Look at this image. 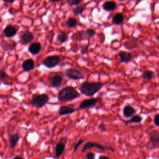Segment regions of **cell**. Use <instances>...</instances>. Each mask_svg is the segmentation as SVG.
Listing matches in <instances>:
<instances>
[{
	"label": "cell",
	"mask_w": 159,
	"mask_h": 159,
	"mask_svg": "<svg viewBox=\"0 0 159 159\" xmlns=\"http://www.w3.org/2000/svg\"><path fill=\"white\" fill-rule=\"evenodd\" d=\"M104 84V83L101 82L86 81L80 84L78 89L81 94L88 97H91L99 92Z\"/></svg>",
	"instance_id": "cell-1"
},
{
	"label": "cell",
	"mask_w": 159,
	"mask_h": 159,
	"mask_svg": "<svg viewBox=\"0 0 159 159\" xmlns=\"http://www.w3.org/2000/svg\"><path fill=\"white\" fill-rule=\"evenodd\" d=\"M80 96V94L75 88L71 86H66L58 92V100L62 102H66L75 100Z\"/></svg>",
	"instance_id": "cell-2"
},
{
	"label": "cell",
	"mask_w": 159,
	"mask_h": 159,
	"mask_svg": "<svg viewBox=\"0 0 159 159\" xmlns=\"http://www.w3.org/2000/svg\"><path fill=\"white\" fill-rule=\"evenodd\" d=\"M49 96L46 94H39L34 96L30 101V104L36 108H42L48 101Z\"/></svg>",
	"instance_id": "cell-3"
},
{
	"label": "cell",
	"mask_w": 159,
	"mask_h": 159,
	"mask_svg": "<svg viewBox=\"0 0 159 159\" xmlns=\"http://www.w3.org/2000/svg\"><path fill=\"white\" fill-rule=\"evenodd\" d=\"M97 148L98 149H99L101 152H105L106 150H110L112 152H113L114 151V148H112L111 147H107L105 146L101 143H98V142H86L84 145L83 146V147L81 149V152L83 153L85 151H86L88 149H91L92 148Z\"/></svg>",
	"instance_id": "cell-4"
},
{
	"label": "cell",
	"mask_w": 159,
	"mask_h": 159,
	"mask_svg": "<svg viewBox=\"0 0 159 159\" xmlns=\"http://www.w3.org/2000/svg\"><path fill=\"white\" fill-rule=\"evenodd\" d=\"M159 146V132L153 130L149 132L148 147L150 150H155Z\"/></svg>",
	"instance_id": "cell-5"
},
{
	"label": "cell",
	"mask_w": 159,
	"mask_h": 159,
	"mask_svg": "<svg viewBox=\"0 0 159 159\" xmlns=\"http://www.w3.org/2000/svg\"><path fill=\"white\" fill-rule=\"evenodd\" d=\"M60 61V58L58 55H52L45 58L42 61V65L47 68H52L57 66Z\"/></svg>",
	"instance_id": "cell-6"
},
{
	"label": "cell",
	"mask_w": 159,
	"mask_h": 159,
	"mask_svg": "<svg viewBox=\"0 0 159 159\" xmlns=\"http://www.w3.org/2000/svg\"><path fill=\"white\" fill-rule=\"evenodd\" d=\"M64 75L68 78L73 80H83L84 77V75L79 70L74 68H68L64 71Z\"/></svg>",
	"instance_id": "cell-7"
},
{
	"label": "cell",
	"mask_w": 159,
	"mask_h": 159,
	"mask_svg": "<svg viewBox=\"0 0 159 159\" xmlns=\"http://www.w3.org/2000/svg\"><path fill=\"white\" fill-rule=\"evenodd\" d=\"M98 102H99L98 98H91L86 99L80 102L78 106V109H85L88 108H93L96 106Z\"/></svg>",
	"instance_id": "cell-8"
},
{
	"label": "cell",
	"mask_w": 159,
	"mask_h": 159,
	"mask_svg": "<svg viewBox=\"0 0 159 159\" xmlns=\"http://www.w3.org/2000/svg\"><path fill=\"white\" fill-rule=\"evenodd\" d=\"M33 39V34L29 30H25L20 35V42L22 45H27L31 42Z\"/></svg>",
	"instance_id": "cell-9"
},
{
	"label": "cell",
	"mask_w": 159,
	"mask_h": 159,
	"mask_svg": "<svg viewBox=\"0 0 159 159\" xmlns=\"http://www.w3.org/2000/svg\"><path fill=\"white\" fill-rule=\"evenodd\" d=\"M48 81L53 88H58L61 85L63 78L59 75H55L48 78Z\"/></svg>",
	"instance_id": "cell-10"
},
{
	"label": "cell",
	"mask_w": 159,
	"mask_h": 159,
	"mask_svg": "<svg viewBox=\"0 0 159 159\" xmlns=\"http://www.w3.org/2000/svg\"><path fill=\"white\" fill-rule=\"evenodd\" d=\"M66 142H65V143L59 142L56 144L55 147V155L56 158H58L64 153L66 147Z\"/></svg>",
	"instance_id": "cell-11"
},
{
	"label": "cell",
	"mask_w": 159,
	"mask_h": 159,
	"mask_svg": "<svg viewBox=\"0 0 159 159\" xmlns=\"http://www.w3.org/2000/svg\"><path fill=\"white\" fill-rule=\"evenodd\" d=\"M76 109H73L68 106H61L60 107L58 113L60 116H66V115H69L74 113Z\"/></svg>",
	"instance_id": "cell-12"
},
{
	"label": "cell",
	"mask_w": 159,
	"mask_h": 159,
	"mask_svg": "<svg viewBox=\"0 0 159 159\" xmlns=\"http://www.w3.org/2000/svg\"><path fill=\"white\" fill-rule=\"evenodd\" d=\"M123 116L125 118H130L136 113V110L130 105H125L122 109Z\"/></svg>",
	"instance_id": "cell-13"
},
{
	"label": "cell",
	"mask_w": 159,
	"mask_h": 159,
	"mask_svg": "<svg viewBox=\"0 0 159 159\" xmlns=\"http://www.w3.org/2000/svg\"><path fill=\"white\" fill-rule=\"evenodd\" d=\"M118 56L120 58V61L121 63H129L132 59V56L131 53L125 51L120 52L118 54Z\"/></svg>",
	"instance_id": "cell-14"
},
{
	"label": "cell",
	"mask_w": 159,
	"mask_h": 159,
	"mask_svg": "<svg viewBox=\"0 0 159 159\" xmlns=\"http://www.w3.org/2000/svg\"><path fill=\"white\" fill-rule=\"evenodd\" d=\"M17 29L12 25L6 26L3 30L4 34L6 35V37L8 38L14 37L17 34Z\"/></svg>",
	"instance_id": "cell-15"
},
{
	"label": "cell",
	"mask_w": 159,
	"mask_h": 159,
	"mask_svg": "<svg viewBox=\"0 0 159 159\" xmlns=\"http://www.w3.org/2000/svg\"><path fill=\"white\" fill-rule=\"evenodd\" d=\"M35 63L32 59H27L22 64V67L25 71H30L34 68Z\"/></svg>",
	"instance_id": "cell-16"
},
{
	"label": "cell",
	"mask_w": 159,
	"mask_h": 159,
	"mask_svg": "<svg viewBox=\"0 0 159 159\" xmlns=\"http://www.w3.org/2000/svg\"><path fill=\"white\" fill-rule=\"evenodd\" d=\"M41 45L40 43L34 42L30 45L29 47L28 50L32 55H37L38 54L41 50Z\"/></svg>",
	"instance_id": "cell-17"
},
{
	"label": "cell",
	"mask_w": 159,
	"mask_h": 159,
	"mask_svg": "<svg viewBox=\"0 0 159 159\" xmlns=\"http://www.w3.org/2000/svg\"><path fill=\"white\" fill-rule=\"evenodd\" d=\"M142 117L140 115H138V114H134L133 116H132L130 117V119L129 120H123L124 123L125 124V125H128V124H140L142 120Z\"/></svg>",
	"instance_id": "cell-18"
},
{
	"label": "cell",
	"mask_w": 159,
	"mask_h": 159,
	"mask_svg": "<svg viewBox=\"0 0 159 159\" xmlns=\"http://www.w3.org/2000/svg\"><path fill=\"white\" fill-rule=\"evenodd\" d=\"M20 139V137L17 133H15L12 134L9 137V145L11 148H14L17 144L19 140Z\"/></svg>",
	"instance_id": "cell-19"
},
{
	"label": "cell",
	"mask_w": 159,
	"mask_h": 159,
	"mask_svg": "<svg viewBox=\"0 0 159 159\" xmlns=\"http://www.w3.org/2000/svg\"><path fill=\"white\" fill-rule=\"evenodd\" d=\"M116 7V4L114 1H106L102 5V8L104 10L107 11H113Z\"/></svg>",
	"instance_id": "cell-20"
},
{
	"label": "cell",
	"mask_w": 159,
	"mask_h": 159,
	"mask_svg": "<svg viewBox=\"0 0 159 159\" xmlns=\"http://www.w3.org/2000/svg\"><path fill=\"white\" fill-rule=\"evenodd\" d=\"M155 76V73L151 70H145L142 73V78L147 81H150Z\"/></svg>",
	"instance_id": "cell-21"
},
{
	"label": "cell",
	"mask_w": 159,
	"mask_h": 159,
	"mask_svg": "<svg viewBox=\"0 0 159 159\" xmlns=\"http://www.w3.org/2000/svg\"><path fill=\"white\" fill-rule=\"evenodd\" d=\"M112 21L115 24L119 25L124 21V16L121 13H117L112 17Z\"/></svg>",
	"instance_id": "cell-22"
},
{
	"label": "cell",
	"mask_w": 159,
	"mask_h": 159,
	"mask_svg": "<svg viewBox=\"0 0 159 159\" xmlns=\"http://www.w3.org/2000/svg\"><path fill=\"white\" fill-rule=\"evenodd\" d=\"M94 34H95V32L94 31V30H93L91 29H88L85 31H83L81 32V35L83 37V38L89 39V38L93 37L94 35Z\"/></svg>",
	"instance_id": "cell-23"
},
{
	"label": "cell",
	"mask_w": 159,
	"mask_h": 159,
	"mask_svg": "<svg viewBox=\"0 0 159 159\" xmlns=\"http://www.w3.org/2000/svg\"><path fill=\"white\" fill-rule=\"evenodd\" d=\"M66 25L69 28H73L77 24V20L74 17H70L66 22Z\"/></svg>",
	"instance_id": "cell-24"
},
{
	"label": "cell",
	"mask_w": 159,
	"mask_h": 159,
	"mask_svg": "<svg viewBox=\"0 0 159 159\" xmlns=\"http://www.w3.org/2000/svg\"><path fill=\"white\" fill-rule=\"evenodd\" d=\"M57 39L60 43H64L67 40L68 36L65 32H60V34H58Z\"/></svg>",
	"instance_id": "cell-25"
},
{
	"label": "cell",
	"mask_w": 159,
	"mask_h": 159,
	"mask_svg": "<svg viewBox=\"0 0 159 159\" xmlns=\"http://www.w3.org/2000/svg\"><path fill=\"white\" fill-rule=\"evenodd\" d=\"M84 10V6H77L73 11V13L76 16H78V15H80L81 14L83 11Z\"/></svg>",
	"instance_id": "cell-26"
},
{
	"label": "cell",
	"mask_w": 159,
	"mask_h": 159,
	"mask_svg": "<svg viewBox=\"0 0 159 159\" xmlns=\"http://www.w3.org/2000/svg\"><path fill=\"white\" fill-rule=\"evenodd\" d=\"M86 140H84V139H79L77 142H76L74 144V146H73V152H76V150H78V148H79V147L83 143L86 141Z\"/></svg>",
	"instance_id": "cell-27"
},
{
	"label": "cell",
	"mask_w": 159,
	"mask_h": 159,
	"mask_svg": "<svg viewBox=\"0 0 159 159\" xmlns=\"http://www.w3.org/2000/svg\"><path fill=\"white\" fill-rule=\"evenodd\" d=\"M9 78V75L3 70H0V80L2 81Z\"/></svg>",
	"instance_id": "cell-28"
},
{
	"label": "cell",
	"mask_w": 159,
	"mask_h": 159,
	"mask_svg": "<svg viewBox=\"0 0 159 159\" xmlns=\"http://www.w3.org/2000/svg\"><path fill=\"white\" fill-rule=\"evenodd\" d=\"M153 123L157 126H159V114H156L153 117Z\"/></svg>",
	"instance_id": "cell-29"
},
{
	"label": "cell",
	"mask_w": 159,
	"mask_h": 159,
	"mask_svg": "<svg viewBox=\"0 0 159 159\" xmlns=\"http://www.w3.org/2000/svg\"><path fill=\"white\" fill-rule=\"evenodd\" d=\"M66 1L71 6L77 5L80 2V0H66Z\"/></svg>",
	"instance_id": "cell-30"
},
{
	"label": "cell",
	"mask_w": 159,
	"mask_h": 159,
	"mask_svg": "<svg viewBox=\"0 0 159 159\" xmlns=\"http://www.w3.org/2000/svg\"><path fill=\"white\" fill-rule=\"evenodd\" d=\"M86 159H95V154L93 152H88L86 155Z\"/></svg>",
	"instance_id": "cell-31"
},
{
	"label": "cell",
	"mask_w": 159,
	"mask_h": 159,
	"mask_svg": "<svg viewBox=\"0 0 159 159\" xmlns=\"http://www.w3.org/2000/svg\"><path fill=\"white\" fill-rule=\"evenodd\" d=\"M99 129H100V130H101L102 132H104L106 130V125L103 123L99 124Z\"/></svg>",
	"instance_id": "cell-32"
},
{
	"label": "cell",
	"mask_w": 159,
	"mask_h": 159,
	"mask_svg": "<svg viewBox=\"0 0 159 159\" xmlns=\"http://www.w3.org/2000/svg\"><path fill=\"white\" fill-rule=\"evenodd\" d=\"M98 159H111V158L106 155H99Z\"/></svg>",
	"instance_id": "cell-33"
},
{
	"label": "cell",
	"mask_w": 159,
	"mask_h": 159,
	"mask_svg": "<svg viewBox=\"0 0 159 159\" xmlns=\"http://www.w3.org/2000/svg\"><path fill=\"white\" fill-rule=\"evenodd\" d=\"M4 2H7V3H11L12 2H14L15 0H3Z\"/></svg>",
	"instance_id": "cell-34"
},
{
	"label": "cell",
	"mask_w": 159,
	"mask_h": 159,
	"mask_svg": "<svg viewBox=\"0 0 159 159\" xmlns=\"http://www.w3.org/2000/svg\"><path fill=\"white\" fill-rule=\"evenodd\" d=\"M13 159H24V158H22V157H19V156H17V157H14Z\"/></svg>",
	"instance_id": "cell-35"
},
{
	"label": "cell",
	"mask_w": 159,
	"mask_h": 159,
	"mask_svg": "<svg viewBox=\"0 0 159 159\" xmlns=\"http://www.w3.org/2000/svg\"><path fill=\"white\" fill-rule=\"evenodd\" d=\"M50 1H52V2H59V1H61V0H50Z\"/></svg>",
	"instance_id": "cell-36"
},
{
	"label": "cell",
	"mask_w": 159,
	"mask_h": 159,
	"mask_svg": "<svg viewBox=\"0 0 159 159\" xmlns=\"http://www.w3.org/2000/svg\"><path fill=\"white\" fill-rule=\"evenodd\" d=\"M119 1H124L125 0H119Z\"/></svg>",
	"instance_id": "cell-37"
}]
</instances>
